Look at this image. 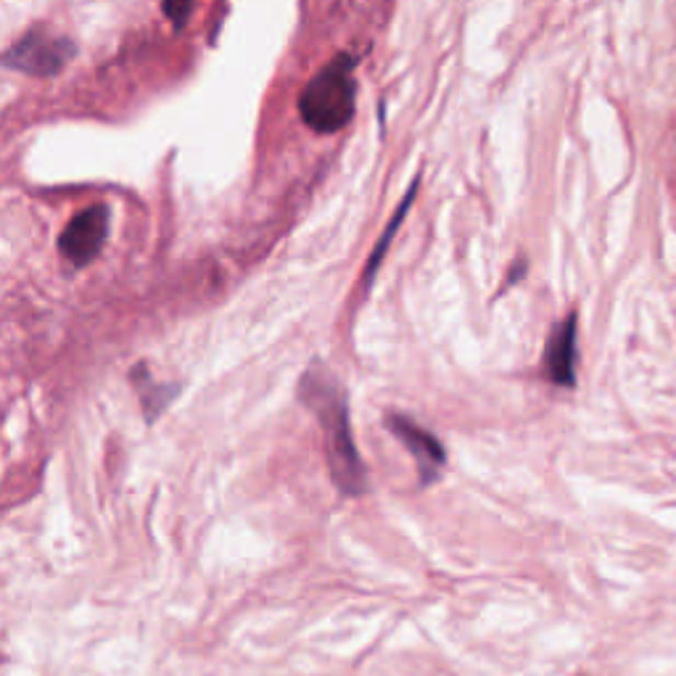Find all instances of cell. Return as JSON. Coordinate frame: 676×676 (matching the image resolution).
Here are the masks:
<instances>
[{
    "label": "cell",
    "instance_id": "obj_6",
    "mask_svg": "<svg viewBox=\"0 0 676 676\" xmlns=\"http://www.w3.org/2000/svg\"><path fill=\"white\" fill-rule=\"evenodd\" d=\"M547 378L558 386L576 383V314H569L547 339L545 350Z\"/></svg>",
    "mask_w": 676,
    "mask_h": 676
},
{
    "label": "cell",
    "instance_id": "obj_8",
    "mask_svg": "<svg viewBox=\"0 0 676 676\" xmlns=\"http://www.w3.org/2000/svg\"><path fill=\"white\" fill-rule=\"evenodd\" d=\"M415 191H417V183L412 185L410 188V193H408V198H404V204L399 206L397 209V215H394V220L389 222V228H386V233H383V238L381 241H378V247H376V251H373V256H370V262H368V270H365V283H370L373 280V273H376L378 270V265H381V260H383V254H386V249H389V243H391V238H394V233H397V228H399V222L404 220V215H408V209H410V204H412V198H415Z\"/></svg>",
    "mask_w": 676,
    "mask_h": 676
},
{
    "label": "cell",
    "instance_id": "obj_7",
    "mask_svg": "<svg viewBox=\"0 0 676 676\" xmlns=\"http://www.w3.org/2000/svg\"><path fill=\"white\" fill-rule=\"evenodd\" d=\"M133 381H135V386H138V394H140V399H144V410H146V415L151 417V421L167 408V404H170L172 394H175L170 386L153 383L151 376H146V381H140V376H135V373H133Z\"/></svg>",
    "mask_w": 676,
    "mask_h": 676
},
{
    "label": "cell",
    "instance_id": "obj_1",
    "mask_svg": "<svg viewBox=\"0 0 676 676\" xmlns=\"http://www.w3.org/2000/svg\"><path fill=\"white\" fill-rule=\"evenodd\" d=\"M299 394L320 421V428H323L328 466H331L336 486L344 494H352V497L363 494L368 489V473H365L363 460H359L357 447H354L350 408H346V394L341 383L323 365H314L301 378Z\"/></svg>",
    "mask_w": 676,
    "mask_h": 676
},
{
    "label": "cell",
    "instance_id": "obj_9",
    "mask_svg": "<svg viewBox=\"0 0 676 676\" xmlns=\"http://www.w3.org/2000/svg\"><path fill=\"white\" fill-rule=\"evenodd\" d=\"M167 19H170L172 24H175L177 30L185 27V22H188L191 9H193V0H164L162 3Z\"/></svg>",
    "mask_w": 676,
    "mask_h": 676
},
{
    "label": "cell",
    "instance_id": "obj_3",
    "mask_svg": "<svg viewBox=\"0 0 676 676\" xmlns=\"http://www.w3.org/2000/svg\"><path fill=\"white\" fill-rule=\"evenodd\" d=\"M72 56V41L35 30L5 50V67L32 77H54L67 67Z\"/></svg>",
    "mask_w": 676,
    "mask_h": 676
},
{
    "label": "cell",
    "instance_id": "obj_4",
    "mask_svg": "<svg viewBox=\"0 0 676 676\" xmlns=\"http://www.w3.org/2000/svg\"><path fill=\"white\" fill-rule=\"evenodd\" d=\"M106 233L108 209L106 206H90L67 225V230L59 238V249L75 267H85L101 254Z\"/></svg>",
    "mask_w": 676,
    "mask_h": 676
},
{
    "label": "cell",
    "instance_id": "obj_2",
    "mask_svg": "<svg viewBox=\"0 0 676 676\" xmlns=\"http://www.w3.org/2000/svg\"><path fill=\"white\" fill-rule=\"evenodd\" d=\"M354 99H357V85H354V64L350 56L333 59L320 75L309 80V85L301 90L299 112L301 119L312 127L314 133H339L346 127V122L354 114Z\"/></svg>",
    "mask_w": 676,
    "mask_h": 676
},
{
    "label": "cell",
    "instance_id": "obj_5",
    "mask_svg": "<svg viewBox=\"0 0 676 676\" xmlns=\"http://www.w3.org/2000/svg\"><path fill=\"white\" fill-rule=\"evenodd\" d=\"M389 428H391V434H394L397 439L408 447V452L412 455V460H415V466H417V473H421L423 484H434V481L439 479V473L444 471V466H447V455H444V447L439 444V439H436L431 431L417 426L415 421H410V417H404V415H391Z\"/></svg>",
    "mask_w": 676,
    "mask_h": 676
}]
</instances>
